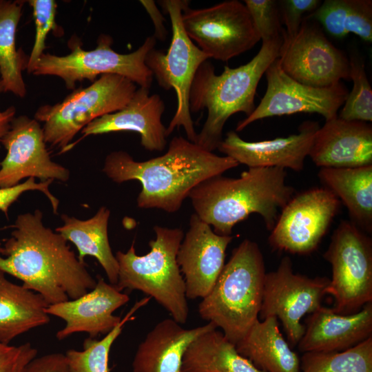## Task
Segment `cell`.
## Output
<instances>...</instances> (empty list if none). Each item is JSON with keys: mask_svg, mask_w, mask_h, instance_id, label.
<instances>
[{"mask_svg": "<svg viewBox=\"0 0 372 372\" xmlns=\"http://www.w3.org/2000/svg\"><path fill=\"white\" fill-rule=\"evenodd\" d=\"M10 238L0 241V270L41 295L49 304L76 299L96 281L59 233L44 226L36 209L17 216Z\"/></svg>", "mask_w": 372, "mask_h": 372, "instance_id": "1", "label": "cell"}, {"mask_svg": "<svg viewBox=\"0 0 372 372\" xmlns=\"http://www.w3.org/2000/svg\"><path fill=\"white\" fill-rule=\"evenodd\" d=\"M238 165L231 157L218 156L179 136L172 138L163 155L145 161H136L125 151L112 152L105 158L103 172L118 183L139 181V208L174 213L196 186Z\"/></svg>", "mask_w": 372, "mask_h": 372, "instance_id": "2", "label": "cell"}, {"mask_svg": "<svg viewBox=\"0 0 372 372\" xmlns=\"http://www.w3.org/2000/svg\"><path fill=\"white\" fill-rule=\"evenodd\" d=\"M286 177L282 168H249L239 178L219 175L208 178L196 186L188 197L194 214L212 226L217 234L231 235L234 227L252 214L260 215L271 231L295 193Z\"/></svg>", "mask_w": 372, "mask_h": 372, "instance_id": "3", "label": "cell"}, {"mask_svg": "<svg viewBox=\"0 0 372 372\" xmlns=\"http://www.w3.org/2000/svg\"><path fill=\"white\" fill-rule=\"evenodd\" d=\"M281 43L282 39L262 42L249 62L235 68L225 65L219 75L210 62L200 65L189 90V109L191 114L207 109V116L195 143L213 152L223 141L224 125L231 115L243 112L248 116L253 112L258 85L278 57Z\"/></svg>", "mask_w": 372, "mask_h": 372, "instance_id": "4", "label": "cell"}, {"mask_svg": "<svg viewBox=\"0 0 372 372\" xmlns=\"http://www.w3.org/2000/svg\"><path fill=\"white\" fill-rule=\"evenodd\" d=\"M265 274L259 246L245 239L233 249L211 291L202 298L200 318L214 323L236 344L258 320Z\"/></svg>", "mask_w": 372, "mask_h": 372, "instance_id": "5", "label": "cell"}, {"mask_svg": "<svg viewBox=\"0 0 372 372\" xmlns=\"http://www.w3.org/2000/svg\"><path fill=\"white\" fill-rule=\"evenodd\" d=\"M156 238L149 242L150 251L136 254L133 242L126 252L118 251V282L121 291L138 290L153 298L180 324L188 318L185 285L176 257L184 237L180 228L154 227Z\"/></svg>", "mask_w": 372, "mask_h": 372, "instance_id": "6", "label": "cell"}, {"mask_svg": "<svg viewBox=\"0 0 372 372\" xmlns=\"http://www.w3.org/2000/svg\"><path fill=\"white\" fill-rule=\"evenodd\" d=\"M136 89L134 82L123 76L103 74L88 87L74 90L61 102L40 107L34 118L44 123L45 143L64 152L90 123L123 109Z\"/></svg>", "mask_w": 372, "mask_h": 372, "instance_id": "7", "label": "cell"}, {"mask_svg": "<svg viewBox=\"0 0 372 372\" xmlns=\"http://www.w3.org/2000/svg\"><path fill=\"white\" fill-rule=\"evenodd\" d=\"M112 43L110 35L101 34L94 50H84L79 42L70 41V54L65 56L43 54L32 74L58 76L70 90L74 89L77 82L85 79L94 82L99 76L106 74H118L139 87L149 88L153 75L145 59L147 54L155 48V37H147L142 45L128 54L114 51L112 48Z\"/></svg>", "mask_w": 372, "mask_h": 372, "instance_id": "8", "label": "cell"}, {"mask_svg": "<svg viewBox=\"0 0 372 372\" xmlns=\"http://www.w3.org/2000/svg\"><path fill=\"white\" fill-rule=\"evenodd\" d=\"M159 4L169 14L172 41L167 51L152 49L146 55V66L159 86L174 89L177 105L175 114L166 127L167 137L175 128L183 127L187 139L194 143L197 133L189 109V94L195 74L200 65L209 59L187 36L182 23L183 10L189 1L164 0Z\"/></svg>", "mask_w": 372, "mask_h": 372, "instance_id": "9", "label": "cell"}, {"mask_svg": "<svg viewBox=\"0 0 372 372\" xmlns=\"http://www.w3.org/2000/svg\"><path fill=\"white\" fill-rule=\"evenodd\" d=\"M323 257L332 268L327 294L333 298V311L352 314L372 302V240L364 231L342 220Z\"/></svg>", "mask_w": 372, "mask_h": 372, "instance_id": "10", "label": "cell"}, {"mask_svg": "<svg viewBox=\"0 0 372 372\" xmlns=\"http://www.w3.org/2000/svg\"><path fill=\"white\" fill-rule=\"evenodd\" d=\"M185 32L209 59L227 61L250 49L260 38L249 12L238 0L182 12Z\"/></svg>", "mask_w": 372, "mask_h": 372, "instance_id": "11", "label": "cell"}, {"mask_svg": "<svg viewBox=\"0 0 372 372\" xmlns=\"http://www.w3.org/2000/svg\"><path fill=\"white\" fill-rule=\"evenodd\" d=\"M278 59L288 76L307 85L324 87L351 80L349 59L308 15L293 37L285 36L282 30Z\"/></svg>", "mask_w": 372, "mask_h": 372, "instance_id": "12", "label": "cell"}, {"mask_svg": "<svg viewBox=\"0 0 372 372\" xmlns=\"http://www.w3.org/2000/svg\"><path fill=\"white\" fill-rule=\"evenodd\" d=\"M329 282L327 277L309 278L294 273L291 260L284 257L276 270L265 274L258 319L276 317L282 322L289 344L298 345L305 329L301 319L322 306Z\"/></svg>", "mask_w": 372, "mask_h": 372, "instance_id": "13", "label": "cell"}, {"mask_svg": "<svg viewBox=\"0 0 372 372\" xmlns=\"http://www.w3.org/2000/svg\"><path fill=\"white\" fill-rule=\"evenodd\" d=\"M340 205L339 199L324 187L293 195L280 211L268 238L269 245L289 254H311L327 234Z\"/></svg>", "mask_w": 372, "mask_h": 372, "instance_id": "14", "label": "cell"}, {"mask_svg": "<svg viewBox=\"0 0 372 372\" xmlns=\"http://www.w3.org/2000/svg\"><path fill=\"white\" fill-rule=\"evenodd\" d=\"M265 74L266 92L253 112L238 123L236 132L258 120L297 113H317L325 121L331 120L338 116V110L349 92L341 81L324 87L300 83L282 70L278 58Z\"/></svg>", "mask_w": 372, "mask_h": 372, "instance_id": "15", "label": "cell"}, {"mask_svg": "<svg viewBox=\"0 0 372 372\" xmlns=\"http://www.w3.org/2000/svg\"><path fill=\"white\" fill-rule=\"evenodd\" d=\"M7 153L0 163V188L19 184L25 178L67 181L69 170L51 160L39 121L25 115L14 117L1 141Z\"/></svg>", "mask_w": 372, "mask_h": 372, "instance_id": "16", "label": "cell"}, {"mask_svg": "<svg viewBox=\"0 0 372 372\" xmlns=\"http://www.w3.org/2000/svg\"><path fill=\"white\" fill-rule=\"evenodd\" d=\"M233 238L231 235L216 234L196 214L191 216L176 257L187 298H203L211 291L225 266L226 249Z\"/></svg>", "mask_w": 372, "mask_h": 372, "instance_id": "17", "label": "cell"}, {"mask_svg": "<svg viewBox=\"0 0 372 372\" xmlns=\"http://www.w3.org/2000/svg\"><path fill=\"white\" fill-rule=\"evenodd\" d=\"M129 300L127 294L100 277L95 287L84 295L49 305L45 311L65 322V327L56 334L59 340L79 332L95 338L100 334H107L121 322L122 318L113 313Z\"/></svg>", "mask_w": 372, "mask_h": 372, "instance_id": "18", "label": "cell"}, {"mask_svg": "<svg viewBox=\"0 0 372 372\" xmlns=\"http://www.w3.org/2000/svg\"><path fill=\"white\" fill-rule=\"evenodd\" d=\"M319 128L318 122L306 121L299 126L297 134L256 142L246 141L236 132L229 131L218 149L249 168L279 167L300 172L304 169Z\"/></svg>", "mask_w": 372, "mask_h": 372, "instance_id": "19", "label": "cell"}, {"mask_svg": "<svg viewBox=\"0 0 372 372\" xmlns=\"http://www.w3.org/2000/svg\"><path fill=\"white\" fill-rule=\"evenodd\" d=\"M320 167L352 168L372 165V127L338 116L316 132L309 153Z\"/></svg>", "mask_w": 372, "mask_h": 372, "instance_id": "20", "label": "cell"}, {"mask_svg": "<svg viewBox=\"0 0 372 372\" xmlns=\"http://www.w3.org/2000/svg\"><path fill=\"white\" fill-rule=\"evenodd\" d=\"M165 103L149 88L139 87L121 110L96 118L82 130L84 136L115 132H138L145 149L163 151L167 144L166 127L161 121Z\"/></svg>", "mask_w": 372, "mask_h": 372, "instance_id": "21", "label": "cell"}, {"mask_svg": "<svg viewBox=\"0 0 372 372\" xmlns=\"http://www.w3.org/2000/svg\"><path fill=\"white\" fill-rule=\"evenodd\" d=\"M300 351H342L372 336V302L352 314H340L321 306L305 320Z\"/></svg>", "mask_w": 372, "mask_h": 372, "instance_id": "22", "label": "cell"}, {"mask_svg": "<svg viewBox=\"0 0 372 372\" xmlns=\"http://www.w3.org/2000/svg\"><path fill=\"white\" fill-rule=\"evenodd\" d=\"M216 329L211 322L185 329L172 318L160 321L138 345L132 362L133 372H181L183 358L190 343Z\"/></svg>", "mask_w": 372, "mask_h": 372, "instance_id": "23", "label": "cell"}, {"mask_svg": "<svg viewBox=\"0 0 372 372\" xmlns=\"http://www.w3.org/2000/svg\"><path fill=\"white\" fill-rule=\"evenodd\" d=\"M278 318L257 320L235 346L238 352L265 372H301L300 359L280 331Z\"/></svg>", "mask_w": 372, "mask_h": 372, "instance_id": "24", "label": "cell"}, {"mask_svg": "<svg viewBox=\"0 0 372 372\" xmlns=\"http://www.w3.org/2000/svg\"><path fill=\"white\" fill-rule=\"evenodd\" d=\"M48 306L41 295L10 282L0 270V342L9 344L19 335L48 324Z\"/></svg>", "mask_w": 372, "mask_h": 372, "instance_id": "25", "label": "cell"}, {"mask_svg": "<svg viewBox=\"0 0 372 372\" xmlns=\"http://www.w3.org/2000/svg\"><path fill=\"white\" fill-rule=\"evenodd\" d=\"M318 176L347 209L351 221L364 232L372 231V165L352 167H322Z\"/></svg>", "mask_w": 372, "mask_h": 372, "instance_id": "26", "label": "cell"}, {"mask_svg": "<svg viewBox=\"0 0 372 372\" xmlns=\"http://www.w3.org/2000/svg\"><path fill=\"white\" fill-rule=\"evenodd\" d=\"M110 216V211L106 207H100L94 216L87 220L62 214L63 224L55 231L76 246L77 257L81 262L85 263L84 258L87 256L94 257L104 269L110 283L116 285L118 264L108 239Z\"/></svg>", "mask_w": 372, "mask_h": 372, "instance_id": "27", "label": "cell"}, {"mask_svg": "<svg viewBox=\"0 0 372 372\" xmlns=\"http://www.w3.org/2000/svg\"><path fill=\"white\" fill-rule=\"evenodd\" d=\"M181 372H265L242 356L220 331H207L193 340L183 358Z\"/></svg>", "mask_w": 372, "mask_h": 372, "instance_id": "28", "label": "cell"}, {"mask_svg": "<svg viewBox=\"0 0 372 372\" xmlns=\"http://www.w3.org/2000/svg\"><path fill=\"white\" fill-rule=\"evenodd\" d=\"M24 1L0 0V74L4 92L23 98L26 86L22 71L28 58L16 48V32Z\"/></svg>", "mask_w": 372, "mask_h": 372, "instance_id": "29", "label": "cell"}, {"mask_svg": "<svg viewBox=\"0 0 372 372\" xmlns=\"http://www.w3.org/2000/svg\"><path fill=\"white\" fill-rule=\"evenodd\" d=\"M308 16L334 37L353 33L366 42L372 41L371 0H325Z\"/></svg>", "mask_w": 372, "mask_h": 372, "instance_id": "30", "label": "cell"}, {"mask_svg": "<svg viewBox=\"0 0 372 372\" xmlns=\"http://www.w3.org/2000/svg\"><path fill=\"white\" fill-rule=\"evenodd\" d=\"M151 298L136 302L121 322L101 340L88 337L83 344V351L69 349L65 353L70 372H110L109 355L111 347L121 335L125 324L135 318L133 314L146 305Z\"/></svg>", "mask_w": 372, "mask_h": 372, "instance_id": "31", "label": "cell"}, {"mask_svg": "<svg viewBox=\"0 0 372 372\" xmlns=\"http://www.w3.org/2000/svg\"><path fill=\"white\" fill-rule=\"evenodd\" d=\"M301 372H372V336L342 351L306 352Z\"/></svg>", "mask_w": 372, "mask_h": 372, "instance_id": "32", "label": "cell"}, {"mask_svg": "<svg viewBox=\"0 0 372 372\" xmlns=\"http://www.w3.org/2000/svg\"><path fill=\"white\" fill-rule=\"evenodd\" d=\"M349 63L350 78L353 85L338 116L346 121L371 122L372 89L366 74L364 63L358 56H352Z\"/></svg>", "mask_w": 372, "mask_h": 372, "instance_id": "33", "label": "cell"}, {"mask_svg": "<svg viewBox=\"0 0 372 372\" xmlns=\"http://www.w3.org/2000/svg\"><path fill=\"white\" fill-rule=\"evenodd\" d=\"M253 24L262 42L282 39L279 3L275 0H245Z\"/></svg>", "mask_w": 372, "mask_h": 372, "instance_id": "34", "label": "cell"}, {"mask_svg": "<svg viewBox=\"0 0 372 372\" xmlns=\"http://www.w3.org/2000/svg\"><path fill=\"white\" fill-rule=\"evenodd\" d=\"M28 2L33 11L35 37L26 70L28 73H32L40 57L44 54L47 36L56 25L57 5L54 0H30Z\"/></svg>", "mask_w": 372, "mask_h": 372, "instance_id": "35", "label": "cell"}, {"mask_svg": "<svg viewBox=\"0 0 372 372\" xmlns=\"http://www.w3.org/2000/svg\"><path fill=\"white\" fill-rule=\"evenodd\" d=\"M279 8L282 21L285 25L283 33L288 37H293L298 31L305 14L314 12L321 4L319 0H284Z\"/></svg>", "mask_w": 372, "mask_h": 372, "instance_id": "36", "label": "cell"}, {"mask_svg": "<svg viewBox=\"0 0 372 372\" xmlns=\"http://www.w3.org/2000/svg\"><path fill=\"white\" fill-rule=\"evenodd\" d=\"M53 181L52 180H48L46 181L37 183L35 178L31 177L14 187L0 188V211L8 216L10 207L17 200L22 194L30 190H37L45 195L51 203L53 213L57 214L59 203V200L49 189L50 185Z\"/></svg>", "mask_w": 372, "mask_h": 372, "instance_id": "37", "label": "cell"}, {"mask_svg": "<svg viewBox=\"0 0 372 372\" xmlns=\"http://www.w3.org/2000/svg\"><path fill=\"white\" fill-rule=\"evenodd\" d=\"M37 354V349L30 342L19 346L0 342V372H23Z\"/></svg>", "mask_w": 372, "mask_h": 372, "instance_id": "38", "label": "cell"}, {"mask_svg": "<svg viewBox=\"0 0 372 372\" xmlns=\"http://www.w3.org/2000/svg\"><path fill=\"white\" fill-rule=\"evenodd\" d=\"M23 372H70L66 357L62 353H50L35 357Z\"/></svg>", "mask_w": 372, "mask_h": 372, "instance_id": "39", "label": "cell"}, {"mask_svg": "<svg viewBox=\"0 0 372 372\" xmlns=\"http://www.w3.org/2000/svg\"><path fill=\"white\" fill-rule=\"evenodd\" d=\"M140 2L153 22L155 30L154 36L155 38L161 41L165 40L167 35V30L164 23L165 19L157 8L155 1L152 0H141Z\"/></svg>", "mask_w": 372, "mask_h": 372, "instance_id": "40", "label": "cell"}, {"mask_svg": "<svg viewBox=\"0 0 372 372\" xmlns=\"http://www.w3.org/2000/svg\"><path fill=\"white\" fill-rule=\"evenodd\" d=\"M16 109L10 106L0 112V142L10 127V123L15 117Z\"/></svg>", "mask_w": 372, "mask_h": 372, "instance_id": "41", "label": "cell"}, {"mask_svg": "<svg viewBox=\"0 0 372 372\" xmlns=\"http://www.w3.org/2000/svg\"><path fill=\"white\" fill-rule=\"evenodd\" d=\"M3 92H4V87H3L2 82L0 81V94Z\"/></svg>", "mask_w": 372, "mask_h": 372, "instance_id": "42", "label": "cell"}]
</instances>
